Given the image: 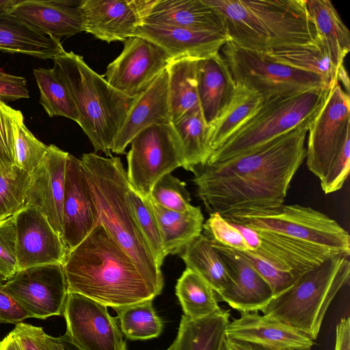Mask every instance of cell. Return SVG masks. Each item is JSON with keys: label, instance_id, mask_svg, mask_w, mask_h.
Segmentation results:
<instances>
[{"label": "cell", "instance_id": "obj_59", "mask_svg": "<svg viewBox=\"0 0 350 350\" xmlns=\"http://www.w3.org/2000/svg\"><path fill=\"white\" fill-rule=\"evenodd\" d=\"M1 341H0V346H1Z\"/></svg>", "mask_w": 350, "mask_h": 350}, {"label": "cell", "instance_id": "obj_19", "mask_svg": "<svg viewBox=\"0 0 350 350\" xmlns=\"http://www.w3.org/2000/svg\"><path fill=\"white\" fill-rule=\"evenodd\" d=\"M68 152L53 144L29 174L30 182L25 204L35 206L62 237L65 176Z\"/></svg>", "mask_w": 350, "mask_h": 350}, {"label": "cell", "instance_id": "obj_22", "mask_svg": "<svg viewBox=\"0 0 350 350\" xmlns=\"http://www.w3.org/2000/svg\"><path fill=\"white\" fill-rule=\"evenodd\" d=\"M83 31L108 43L134 36L142 20L135 0H81Z\"/></svg>", "mask_w": 350, "mask_h": 350}, {"label": "cell", "instance_id": "obj_21", "mask_svg": "<svg viewBox=\"0 0 350 350\" xmlns=\"http://www.w3.org/2000/svg\"><path fill=\"white\" fill-rule=\"evenodd\" d=\"M157 44L170 57L200 59L220 51L230 40L226 33L196 31L154 23H143L135 35Z\"/></svg>", "mask_w": 350, "mask_h": 350}, {"label": "cell", "instance_id": "obj_4", "mask_svg": "<svg viewBox=\"0 0 350 350\" xmlns=\"http://www.w3.org/2000/svg\"><path fill=\"white\" fill-rule=\"evenodd\" d=\"M100 219V224L132 258L141 271L158 288L163 278L131 210L126 194L130 188L126 172L119 157L90 152L81 159Z\"/></svg>", "mask_w": 350, "mask_h": 350}, {"label": "cell", "instance_id": "obj_45", "mask_svg": "<svg viewBox=\"0 0 350 350\" xmlns=\"http://www.w3.org/2000/svg\"><path fill=\"white\" fill-rule=\"evenodd\" d=\"M16 271L15 214L0 221V273L7 280Z\"/></svg>", "mask_w": 350, "mask_h": 350}, {"label": "cell", "instance_id": "obj_37", "mask_svg": "<svg viewBox=\"0 0 350 350\" xmlns=\"http://www.w3.org/2000/svg\"><path fill=\"white\" fill-rule=\"evenodd\" d=\"M39 91V102L49 117L62 116L77 123L79 115L66 85L53 68L33 70Z\"/></svg>", "mask_w": 350, "mask_h": 350}, {"label": "cell", "instance_id": "obj_54", "mask_svg": "<svg viewBox=\"0 0 350 350\" xmlns=\"http://www.w3.org/2000/svg\"><path fill=\"white\" fill-rule=\"evenodd\" d=\"M20 0H0V12H8Z\"/></svg>", "mask_w": 350, "mask_h": 350}, {"label": "cell", "instance_id": "obj_36", "mask_svg": "<svg viewBox=\"0 0 350 350\" xmlns=\"http://www.w3.org/2000/svg\"><path fill=\"white\" fill-rule=\"evenodd\" d=\"M176 295L184 315L192 320L206 317L221 308L213 288L201 276L187 268L177 280Z\"/></svg>", "mask_w": 350, "mask_h": 350}, {"label": "cell", "instance_id": "obj_26", "mask_svg": "<svg viewBox=\"0 0 350 350\" xmlns=\"http://www.w3.org/2000/svg\"><path fill=\"white\" fill-rule=\"evenodd\" d=\"M143 23L225 33L219 15L203 0H156Z\"/></svg>", "mask_w": 350, "mask_h": 350}, {"label": "cell", "instance_id": "obj_53", "mask_svg": "<svg viewBox=\"0 0 350 350\" xmlns=\"http://www.w3.org/2000/svg\"><path fill=\"white\" fill-rule=\"evenodd\" d=\"M338 80L340 83H342L343 84L346 89L345 92L349 94V79L344 65L341 66L338 69Z\"/></svg>", "mask_w": 350, "mask_h": 350}, {"label": "cell", "instance_id": "obj_3", "mask_svg": "<svg viewBox=\"0 0 350 350\" xmlns=\"http://www.w3.org/2000/svg\"><path fill=\"white\" fill-rule=\"evenodd\" d=\"M220 16L230 42L259 53L317 41L306 0H203Z\"/></svg>", "mask_w": 350, "mask_h": 350}, {"label": "cell", "instance_id": "obj_1", "mask_svg": "<svg viewBox=\"0 0 350 350\" xmlns=\"http://www.w3.org/2000/svg\"><path fill=\"white\" fill-rule=\"evenodd\" d=\"M314 117L243 154L197 167L193 181L209 215L226 217L282 205L306 159V135Z\"/></svg>", "mask_w": 350, "mask_h": 350}, {"label": "cell", "instance_id": "obj_9", "mask_svg": "<svg viewBox=\"0 0 350 350\" xmlns=\"http://www.w3.org/2000/svg\"><path fill=\"white\" fill-rule=\"evenodd\" d=\"M236 84L262 98L300 92L311 88H326L319 76L294 68L228 42L220 50ZM329 90V89H328Z\"/></svg>", "mask_w": 350, "mask_h": 350}, {"label": "cell", "instance_id": "obj_35", "mask_svg": "<svg viewBox=\"0 0 350 350\" xmlns=\"http://www.w3.org/2000/svg\"><path fill=\"white\" fill-rule=\"evenodd\" d=\"M262 100L257 93L236 84L231 99L216 120L208 125L212 152L257 109Z\"/></svg>", "mask_w": 350, "mask_h": 350}, {"label": "cell", "instance_id": "obj_31", "mask_svg": "<svg viewBox=\"0 0 350 350\" xmlns=\"http://www.w3.org/2000/svg\"><path fill=\"white\" fill-rule=\"evenodd\" d=\"M193 58L171 60L166 71L168 77V99L171 123L187 113L200 108L197 62Z\"/></svg>", "mask_w": 350, "mask_h": 350}, {"label": "cell", "instance_id": "obj_47", "mask_svg": "<svg viewBox=\"0 0 350 350\" xmlns=\"http://www.w3.org/2000/svg\"><path fill=\"white\" fill-rule=\"evenodd\" d=\"M13 331L23 350H65L57 337L46 334L40 327L19 323Z\"/></svg>", "mask_w": 350, "mask_h": 350}, {"label": "cell", "instance_id": "obj_40", "mask_svg": "<svg viewBox=\"0 0 350 350\" xmlns=\"http://www.w3.org/2000/svg\"><path fill=\"white\" fill-rule=\"evenodd\" d=\"M29 174L16 165L11 172L0 171V221L18 213L25 205Z\"/></svg>", "mask_w": 350, "mask_h": 350}, {"label": "cell", "instance_id": "obj_52", "mask_svg": "<svg viewBox=\"0 0 350 350\" xmlns=\"http://www.w3.org/2000/svg\"><path fill=\"white\" fill-rule=\"evenodd\" d=\"M226 340L230 350H262L257 346L248 342L226 338Z\"/></svg>", "mask_w": 350, "mask_h": 350}, {"label": "cell", "instance_id": "obj_12", "mask_svg": "<svg viewBox=\"0 0 350 350\" xmlns=\"http://www.w3.org/2000/svg\"><path fill=\"white\" fill-rule=\"evenodd\" d=\"M62 315L66 323L64 335L81 350H127L116 319L105 305L68 293Z\"/></svg>", "mask_w": 350, "mask_h": 350}, {"label": "cell", "instance_id": "obj_41", "mask_svg": "<svg viewBox=\"0 0 350 350\" xmlns=\"http://www.w3.org/2000/svg\"><path fill=\"white\" fill-rule=\"evenodd\" d=\"M148 197L159 205L177 212H185L193 206L185 183L171 173L155 183Z\"/></svg>", "mask_w": 350, "mask_h": 350}, {"label": "cell", "instance_id": "obj_15", "mask_svg": "<svg viewBox=\"0 0 350 350\" xmlns=\"http://www.w3.org/2000/svg\"><path fill=\"white\" fill-rule=\"evenodd\" d=\"M232 224L243 235L249 252L297 278L331 257L342 255L330 249L274 232Z\"/></svg>", "mask_w": 350, "mask_h": 350}, {"label": "cell", "instance_id": "obj_10", "mask_svg": "<svg viewBox=\"0 0 350 350\" xmlns=\"http://www.w3.org/2000/svg\"><path fill=\"white\" fill-rule=\"evenodd\" d=\"M131 144L127 178L131 187L144 198L150 196L159 178L183 167L180 146L171 122L146 128Z\"/></svg>", "mask_w": 350, "mask_h": 350}, {"label": "cell", "instance_id": "obj_50", "mask_svg": "<svg viewBox=\"0 0 350 350\" xmlns=\"http://www.w3.org/2000/svg\"><path fill=\"white\" fill-rule=\"evenodd\" d=\"M334 350H350V320L349 317L342 318L336 325Z\"/></svg>", "mask_w": 350, "mask_h": 350}, {"label": "cell", "instance_id": "obj_33", "mask_svg": "<svg viewBox=\"0 0 350 350\" xmlns=\"http://www.w3.org/2000/svg\"><path fill=\"white\" fill-rule=\"evenodd\" d=\"M262 54L277 63L319 76L328 89L338 82V69L317 40L308 44L282 48Z\"/></svg>", "mask_w": 350, "mask_h": 350}, {"label": "cell", "instance_id": "obj_5", "mask_svg": "<svg viewBox=\"0 0 350 350\" xmlns=\"http://www.w3.org/2000/svg\"><path fill=\"white\" fill-rule=\"evenodd\" d=\"M53 70L68 89L76 107L77 124L94 148L111 157V148L135 99L110 85L83 57L72 51L53 59Z\"/></svg>", "mask_w": 350, "mask_h": 350}, {"label": "cell", "instance_id": "obj_11", "mask_svg": "<svg viewBox=\"0 0 350 350\" xmlns=\"http://www.w3.org/2000/svg\"><path fill=\"white\" fill-rule=\"evenodd\" d=\"M350 98L338 82L329 90L310 124L306 148L308 170L323 179L346 143L350 141Z\"/></svg>", "mask_w": 350, "mask_h": 350}, {"label": "cell", "instance_id": "obj_7", "mask_svg": "<svg viewBox=\"0 0 350 350\" xmlns=\"http://www.w3.org/2000/svg\"><path fill=\"white\" fill-rule=\"evenodd\" d=\"M328 91L311 88L262 98L257 109L212 152L206 163L222 162L243 154L315 116Z\"/></svg>", "mask_w": 350, "mask_h": 350}, {"label": "cell", "instance_id": "obj_56", "mask_svg": "<svg viewBox=\"0 0 350 350\" xmlns=\"http://www.w3.org/2000/svg\"><path fill=\"white\" fill-rule=\"evenodd\" d=\"M220 350H230L226 340V338L222 341Z\"/></svg>", "mask_w": 350, "mask_h": 350}, {"label": "cell", "instance_id": "obj_23", "mask_svg": "<svg viewBox=\"0 0 350 350\" xmlns=\"http://www.w3.org/2000/svg\"><path fill=\"white\" fill-rule=\"evenodd\" d=\"M81 1L20 0L8 12L58 40L83 31Z\"/></svg>", "mask_w": 350, "mask_h": 350}, {"label": "cell", "instance_id": "obj_38", "mask_svg": "<svg viewBox=\"0 0 350 350\" xmlns=\"http://www.w3.org/2000/svg\"><path fill=\"white\" fill-rule=\"evenodd\" d=\"M120 329L126 338L145 340L157 338L163 332V322L148 300L115 310Z\"/></svg>", "mask_w": 350, "mask_h": 350}, {"label": "cell", "instance_id": "obj_46", "mask_svg": "<svg viewBox=\"0 0 350 350\" xmlns=\"http://www.w3.org/2000/svg\"><path fill=\"white\" fill-rule=\"evenodd\" d=\"M240 252L269 284L273 297L288 290L298 279L288 272L275 268L249 251Z\"/></svg>", "mask_w": 350, "mask_h": 350}, {"label": "cell", "instance_id": "obj_30", "mask_svg": "<svg viewBox=\"0 0 350 350\" xmlns=\"http://www.w3.org/2000/svg\"><path fill=\"white\" fill-rule=\"evenodd\" d=\"M230 316L222 308L197 320L182 315L177 336L167 350H220Z\"/></svg>", "mask_w": 350, "mask_h": 350}, {"label": "cell", "instance_id": "obj_25", "mask_svg": "<svg viewBox=\"0 0 350 350\" xmlns=\"http://www.w3.org/2000/svg\"><path fill=\"white\" fill-rule=\"evenodd\" d=\"M197 79L200 108L208 126L231 99L236 83L220 51L198 60Z\"/></svg>", "mask_w": 350, "mask_h": 350}, {"label": "cell", "instance_id": "obj_51", "mask_svg": "<svg viewBox=\"0 0 350 350\" xmlns=\"http://www.w3.org/2000/svg\"><path fill=\"white\" fill-rule=\"evenodd\" d=\"M0 350H23L13 330L1 341Z\"/></svg>", "mask_w": 350, "mask_h": 350}, {"label": "cell", "instance_id": "obj_6", "mask_svg": "<svg viewBox=\"0 0 350 350\" xmlns=\"http://www.w3.org/2000/svg\"><path fill=\"white\" fill-rule=\"evenodd\" d=\"M350 278L349 257L336 255L304 273L260 311L315 340L327 311Z\"/></svg>", "mask_w": 350, "mask_h": 350}, {"label": "cell", "instance_id": "obj_20", "mask_svg": "<svg viewBox=\"0 0 350 350\" xmlns=\"http://www.w3.org/2000/svg\"><path fill=\"white\" fill-rule=\"evenodd\" d=\"M225 337L262 350H311L314 345V340L302 332L258 312H241L227 325Z\"/></svg>", "mask_w": 350, "mask_h": 350}, {"label": "cell", "instance_id": "obj_2", "mask_svg": "<svg viewBox=\"0 0 350 350\" xmlns=\"http://www.w3.org/2000/svg\"><path fill=\"white\" fill-rule=\"evenodd\" d=\"M62 267L68 293L81 294L113 310L152 301L162 291L102 224L68 251Z\"/></svg>", "mask_w": 350, "mask_h": 350}, {"label": "cell", "instance_id": "obj_57", "mask_svg": "<svg viewBox=\"0 0 350 350\" xmlns=\"http://www.w3.org/2000/svg\"><path fill=\"white\" fill-rule=\"evenodd\" d=\"M10 108V107H9L5 103H3L1 100H0V109H9Z\"/></svg>", "mask_w": 350, "mask_h": 350}, {"label": "cell", "instance_id": "obj_34", "mask_svg": "<svg viewBox=\"0 0 350 350\" xmlns=\"http://www.w3.org/2000/svg\"><path fill=\"white\" fill-rule=\"evenodd\" d=\"M180 256L186 268L201 276L217 295L226 288L228 281L226 267L211 240L204 234L191 241Z\"/></svg>", "mask_w": 350, "mask_h": 350}, {"label": "cell", "instance_id": "obj_39", "mask_svg": "<svg viewBox=\"0 0 350 350\" xmlns=\"http://www.w3.org/2000/svg\"><path fill=\"white\" fill-rule=\"evenodd\" d=\"M126 200L157 264L161 267L167 255L156 216L148 199L142 198L130 186Z\"/></svg>", "mask_w": 350, "mask_h": 350}, {"label": "cell", "instance_id": "obj_44", "mask_svg": "<svg viewBox=\"0 0 350 350\" xmlns=\"http://www.w3.org/2000/svg\"><path fill=\"white\" fill-rule=\"evenodd\" d=\"M203 230L208 239L226 247L239 252L249 250L240 231L218 213L210 214L204 222Z\"/></svg>", "mask_w": 350, "mask_h": 350}, {"label": "cell", "instance_id": "obj_48", "mask_svg": "<svg viewBox=\"0 0 350 350\" xmlns=\"http://www.w3.org/2000/svg\"><path fill=\"white\" fill-rule=\"evenodd\" d=\"M29 98L26 79L8 74L0 68V100L4 103Z\"/></svg>", "mask_w": 350, "mask_h": 350}, {"label": "cell", "instance_id": "obj_55", "mask_svg": "<svg viewBox=\"0 0 350 350\" xmlns=\"http://www.w3.org/2000/svg\"><path fill=\"white\" fill-rule=\"evenodd\" d=\"M57 338L64 345L65 350H81L72 342H71L64 335Z\"/></svg>", "mask_w": 350, "mask_h": 350}, {"label": "cell", "instance_id": "obj_18", "mask_svg": "<svg viewBox=\"0 0 350 350\" xmlns=\"http://www.w3.org/2000/svg\"><path fill=\"white\" fill-rule=\"evenodd\" d=\"M211 241L228 275L226 288L217 296L240 312L260 311L273 297L269 284L240 252Z\"/></svg>", "mask_w": 350, "mask_h": 350}, {"label": "cell", "instance_id": "obj_14", "mask_svg": "<svg viewBox=\"0 0 350 350\" xmlns=\"http://www.w3.org/2000/svg\"><path fill=\"white\" fill-rule=\"evenodd\" d=\"M170 61L157 44L134 36L124 42L122 52L108 64L103 77L113 88L135 98L151 85Z\"/></svg>", "mask_w": 350, "mask_h": 350}, {"label": "cell", "instance_id": "obj_42", "mask_svg": "<svg viewBox=\"0 0 350 350\" xmlns=\"http://www.w3.org/2000/svg\"><path fill=\"white\" fill-rule=\"evenodd\" d=\"M49 146L38 140L27 129L23 121L16 126L14 144L15 165L31 173L47 152Z\"/></svg>", "mask_w": 350, "mask_h": 350}, {"label": "cell", "instance_id": "obj_32", "mask_svg": "<svg viewBox=\"0 0 350 350\" xmlns=\"http://www.w3.org/2000/svg\"><path fill=\"white\" fill-rule=\"evenodd\" d=\"M178 138L185 170L193 172L206 163L212 148L209 142L208 126L200 108H197L172 123Z\"/></svg>", "mask_w": 350, "mask_h": 350}, {"label": "cell", "instance_id": "obj_27", "mask_svg": "<svg viewBox=\"0 0 350 350\" xmlns=\"http://www.w3.org/2000/svg\"><path fill=\"white\" fill-rule=\"evenodd\" d=\"M0 51L42 59H53L65 51L60 40L8 12H0Z\"/></svg>", "mask_w": 350, "mask_h": 350}, {"label": "cell", "instance_id": "obj_43", "mask_svg": "<svg viewBox=\"0 0 350 350\" xmlns=\"http://www.w3.org/2000/svg\"><path fill=\"white\" fill-rule=\"evenodd\" d=\"M23 121L18 110L10 107L0 109V171L3 174L12 172L15 165L14 144L17 124Z\"/></svg>", "mask_w": 350, "mask_h": 350}, {"label": "cell", "instance_id": "obj_16", "mask_svg": "<svg viewBox=\"0 0 350 350\" xmlns=\"http://www.w3.org/2000/svg\"><path fill=\"white\" fill-rule=\"evenodd\" d=\"M17 271L36 266L63 264L68 251L62 237L35 206L16 213Z\"/></svg>", "mask_w": 350, "mask_h": 350}, {"label": "cell", "instance_id": "obj_24", "mask_svg": "<svg viewBox=\"0 0 350 350\" xmlns=\"http://www.w3.org/2000/svg\"><path fill=\"white\" fill-rule=\"evenodd\" d=\"M168 77L163 70L141 94L136 96L113 142L111 152L123 154L133 139L153 124L170 123Z\"/></svg>", "mask_w": 350, "mask_h": 350}, {"label": "cell", "instance_id": "obj_28", "mask_svg": "<svg viewBox=\"0 0 350 350\" xmlns=\"http://www.w3.org/2000/svg\"><path fill=\"white\" fill-rule=\"evenodd\" d=\"M156 216L166 255L180 254L203 230L204 216L200 206L185 212L167 209L147 198Z\"/></svg>", "mask_w": 350, "mask_h": 350}, {"label": "cell", "instance_id": "obj_17", "mask_svg": "<svg viewBox=\"0 0 350 350\" xmlns=\"http://www.w3.org/2000/svg\"><path fill=\"white\" fill-rule=\"evenodd\" d=\"M99 224L98 210L81 160L68 154L62 233L67 249L77 246Z\"/></svg>", "mask_w": 350, "mask_h": 350}, {"label": "cell", "instance_id": "obj_13", "mask_svg": "<svg viewBox=\"0 0 350 350\" xmlns=\"http://www.w3.org/2000/svg\"><path fill=\"white\" fill-rule=\"evenodd\" d=\"M4 284L31 318L46 319L63 314L68 292L62 264L18 271Z\"/></svg>", "mask_w": 350, "mask_h": 350}, {"label": "cell", "instance_id": "obj_8", "mask_svg": "<svg viewBox=\"0 0 350 350\" xmlns=\"http://www.w3.org/2000/svg\"><path fill=\"white\" fill-rule=\"evenodd\" d=\"M228 221L330 249L349 257L350 237L335 220L311 207L284 204L224 217Z\"/></svg>", "mask_w": 350, "mask_h": 350}, {"label": "cell", "instance_id": "obj_49", "mask_svg": "<svg viewBox=\"0 0 350 350\" xmlns=\"http://www.w3.org/2000/svg\"><path fill=\"white\" fill-rule=\"evenodd\" d=\"M28 318L29 313L0 282V323L16 325Z\"/></svg>", "mask_w": 350, "mask_h": 350}, {"label": "cell", "instance_id": "obj_58", "mask_svg": "<svg viewBox=\"0 0 350 350\" xmlns=\"http://www.w3.org/2000/svg\"><path fill=\"white\" fill-rule=\"evenodd\" d=\"M6 279L5 277L0 273V282H5Z\"/></svg>", "mask_w": 350, "mask_h": 350}, {"label": "cell", "instance_id": "obj_29", "mask_svg": "<svg viewBox=\"0 0 350 350\" xmlns=\"http://www.w3.org/2000/svg\"><path fill=\"white\" fill-rule=\"evenodd\" d=\"M317 31V40L338 69L350 51V33L329 0H306Z\"/></svg>", "mask_w": 350, "mask_h": 350}]
</instances>
